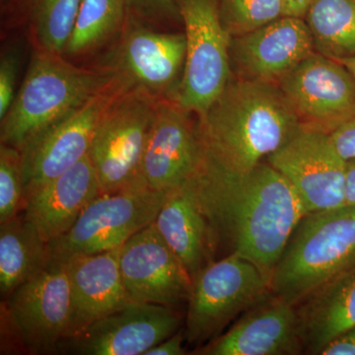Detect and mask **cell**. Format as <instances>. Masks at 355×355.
<instances>
[{
  "label": "cell",
  "instance_id": "cell-1",
  "mask_svg": "<svg viewBox=\"0 0 355 355\" xmlns=\"http://www.w3.org/2000/svg\"><path fill=\"white\" fill-rule=\"evenodd\" d=\"M188 182L216 249L223 247L225 256L251 261L270 280L292 233L307 214L286 178L266 160L250 171L230 172L205 151Z\"/></svg>",
  "mask_w": 355,
  "mask_h": 355
},
{
  "label": "cell",
  "instance_id": "cell-2",
  "mask_svg": "<svg viewBox=\"0 0 355 355\" xmlns=\"http://www.w3.org/2000/svg\"><path fill=\"white\" fill-rule=\"evenodd\" d=\"M205 153L230 172L253 169L295 135L300 123L277 83L231 76L202 116Z\"/></svg>",
  "mask_w": 355,
  "mask_h": 355
},
{
  "label": "cell",
  "instance_id": "cell-3",
  "mask_svg": "<svg viewBox=\"0 0 355 355\" xmlns=\"http://www.w3.org/2000/svg\"><path fill=\"white\" fill-rule=\"evenodd\" d=\"M36 50L15 99L1 119V144L21 149L33 137L118 83L105 67L84 69Z\"/></svg>",
  "mask_w": 355,
  "mask_h": 355
},
{
  "label": "cell",
  "instance_id": "cell-4",
  "mask_svg": "<svg viewBox=\"0 0 355 355\" xmlns=\"http://www.w3.org/2000/svg\"><path fill=\"white\" fill-rule=\"evenodd\" d=\"M354 268L355 207L307 214L273 270L270 292L296 306Z\"/></svg>",
  "mask_w": 355,
  "mask_h": 355
},
{
  "label": "cell",
  "instance_id": "cell-5",
  "mask_svg": "<svg viewBox=\"0 0 355 355\" xmlns=\"http://www.w3.org/2000/svg\"><path fill=\"white\" fill-rule=\"evenodd\" d=\"M166 195L167 191H154L144 182L100 193L65 234L49 242L50 263L121 248L153 223Z\"/></svg>",
  "mask_w": 355,
  "mask_h": 355
},
{
  "label": "cell",
  "instance_id": "cell-6",
  "mask_svg": "<svg viewBox=\"0 0 355 355\" xmlns=\"http://www.w3.org/2000/svg\"><path fill=\"white\" fill-rule=\"evenodd\" d=\"M157 101L142 91L121 86L105 109L89 151L101 193L144 183L142 160Z\"/></svg>",
  "mask_w": 355,
  "mask_h": 355
},
{
  "label": "cell",
  "instance_id": "cell-7",
  "mask_svg": "<svg viewBox=\"0 0 355 355\" xmlns=\"http://www.w3.org/2000/svg\"><path fill=\"white\" fill-rule=\"evenodd\" d=\"M270 293V280L246 259L228 254L211 261L193 279L184 340L197 349L202 347Z\"/></svg>",
  "mask_w": 355,
  "mask_h": 355
},
{
  "label": "cell",
  "instance_id": "cell-8",
  "mask_svg": "<svg viewBox=\"0 0 355 355\" xmlns=\"http://www.w3.org/2000/svg\"><path fill=\"white\" fill-rule=\"evenodd\" d=\"M175 3L186 37V62L175 102L200 116L232 76V37L222 23L219 0H175Z\"/></svg>",
  "mask_w": 355,
  "mask_h": 355
},
{
  "label": "cell",
  "instance_id": "cell-9",
  "mask_svg": "<svg viewBox=\"0 0 355 355\" xmlns=\"http://www.w3.org/2000/svg\"><path fill=\"white\" fill-rule=\"evenodd\" d=\"M147 24L128 14L102 67L113 72L123 87L175 101L186 62V37L157 32Z\"/></svg>",
  "mask_w": 355,
  "mask_h": 355
},
{
  "label": "cell",
  "instance_id": "cell-10",
  "mask_svg": "<svg viewBox=\"0 0 355 355\" xmlns=\"http://www.w3.org/2000/svg\"><path fill=\"white\" fill-rule=\"evenodd\" d=\"M2 320L26 352L53 354L69 338L71 301L64 263H50L2 303Z\"/></svg>",
  "mask_w": 355,
  "mask_h": 355
},
{
  "label": "cell",
  "instance_id": "cell-11",
  "mask_svg": "<svg viewBox=\"0 0 355 355\" xmlns=\"http://www.w3.org/2000/svg\"><path fill=\"white\" fill-rule=\"evenodd\" d=\"M277 85L300 127L331 135L355 116V77L338 60L318 51Z\"/></svg>",
  "mask_w": 355,
  "mask_h": 355
},
{
  "label": "cell",
  "instance_id": "cell-12",
  "mask_svg": "<svg viewBox=\"0 0 355 355\" xmlns=\"http://www.w3.org/2000/svg\"><path fill=\"white\" fill-rule=\"evenodd\" d=\"M266 160L289 182L307 214L345 205L347 161L328 133L300 127Z\"/></svg>",
  "mask_w": 355,
  "mask_h": 355
},
{
  "label": "cell",
  "instance_id": "cell-13",
  "mask_svg": "<svg viewBox=\"0 0 355 355\" xmlns=\"http://www.w3.org/2000/svg\"><path fill=\"white\" fill-rule=\"evenodd\" d=\"M121 88L120 83L114 84L23 146L20 151L24 202L33 191L69 171L89 155L102 114Z\"/></svg>",
  "mask_w": 355,
  "mask_h": 355
},
{
  "label": "cell",
  "instance_id": "cell-14",
  "mask_svg": "<svg viewBox=\"0 0 355 355\" xmlns=\"http://www.w3.org/2000/svg\"><path fill=\"white\" fill-rule=\"evenodd\" d=\"M176 308L130 302L65 338L58 352L80 355H144L178 331Z\"/></svg>",
  "mask_w": 355,
  "mask_h": 355
},
{
  "label": "cell",
  "instance_id": "cell-15",
  "mask_svg": "<svg viewBox=\"0 0 355 355\" xmlns=\"http://www.w3.org/2000/svg\"><path fill=\"white\" fill-rule=\"evenodd\" d=\"M121 277L132 302L178 308L188 302L193 279L154 223L121 247Z\"/></svg>",
  "mask_w": 355,
  "mask_h": 355
},
{
  "label": "cell",
  "instance_id": "cell-16",
  "mask_svg": "<svg viewBox=\"0 0 355 355\" xmlns=\"http://www.w3.org/2000/svg\"><path fill=\"white\" fill-rule=\"evenodd\" d=\"M190 114L175 101H157L141 167L142 180L154 191L181 186L202 164L205 149Z\"/></svg>",
  "mask_w": 355,
  "mask_h": 355
},
{
  "label": "cell",
  "instance_id": "cell-17",
  "mask_svg": "<svg viewBox=\"0 0 355 355\" xmlns=\"http://www.w3.org/2000/svg\"><path fill=\"white\" fill-rule=\"evenodd\" d=\"M315 51L304 18L282 16L231 40V69L239 78L277 84Z\"/></svg>",
  "mask_w": 355,
  "mask_h": 355
},
{
  "label": "cell",
  "instance_id": "cell-18",
  "mask_svg": "<svg viewBox=\"0 0 355 355\" xmlns=\"http://www.w3.org/2000/svg\"><path fill=\"white\" fill-rule=\"evenodd\" d=\"M200 355H297L304 352L297 313L272 292L245 311L227 331L198 347Z\"/></svg>",
  "mask_w": 355,
  "mask_h": 355
},
{
  "label": "cell",
  "instance_id": "cell-19",
  "mask_svg": "<svg viewBox=\"0 0 355 355\" xmlns=\"http://www.w3.org/2000/svg\"><path fill=\"white\" fill-rule=\"evenodd\" d=\"M120 251L83 254L62 263L71 301L69 338L132 302L121 277Z\"/></svg>",
  "mask_w": 355,
  "mask_h": 355
},
{
  "label": "cell",
  "instance_id": "cell-20",
  "mask_svg": "<svg viewBox=\"0 0 355 355\" xmlns=\"http://www.w3.org/2000/svg\"><path fill=\"white\" fill-rule=\"evenodd\" d=\"M101 193L89 155L26 198L22 214L46 242L65 234Z\"/></svg>",
  "mask_w": 355,
  "mask_h": 355
},
{
  "label": "cell",
  "instance_id": "cell-21",
  "mask_svg": "<svg viewBox=\"0 0 355 355\" xmlns=\"http://www.w3.org/2000/svg\"><path fill=\"white\" fill-rule=\"evenodd\" d=\"M153 223L193 282L205 266L214 261L212 257L216 247L214 234L188 181L167 191Z\"/></svg>",
  "mask_w": 355,
  "mask_h": 355
},
{
  "label": "cell",
  "instance_id": "cell-22",
  "mask_svg": "<svg viewBox=\"0 0 355 355\" xmlns=\"http://www.w3.org/2000/svg\"><path fill=\"white\" fill-rule=\"evenodd\" d=\"M305 354H320L334 338L355 328V268L295 306Z\"/></svg>",
  "mask_w": 355,
  "mask_h": 355
},
{
  "label": "cell",
  "instance_id": "cell-23",
  "mask_svg": "<svg viewBox=\"0 0 355 355\" xmlns=\"http://www.w3.org/2000/svg\"><path fill=\"white\" fill-rule=\"evenodd\" d=\"M49 263V243L22 212L0 224V294L3 300Z\"/></svg>",
  "mask_w": 355,
  "mask_h": 355
},
{
  "label": "cell",
  "instance_id": "cell-24",
  "mask_svg": "<svg viewBox=\"0 0 355 355\" xmlns=\"http://www.w3.org/2000/svg\"><path fill=\"white\" fill-rule=\"evenodd\" d=\"M304 20L315 50L340 60L355 55V0H314Z\"/></svg>",
  "mask_w": 355,
  "mask_h": 355
},
{
  "label": "cell",
  "instance_id": "cell-25",
  "mask_svg": "<svg viewBox=\"0 0 355 355\" xmlns=\"http://www.w3.org/2000/svg\"><path fill=\"white\" fill-rule=\"evenodd\" d=\"M125 0H83L64 55L90 53L120 34L127 22Z\"/></svg>",
  "mask_w": 355,
  "mask_h": 355
},
{
  "label": "cell",
  "instance_id": "cell-26",
  "mask_svg": "<svg viewBox=\"0 0 355 355\" xmlns=\"http://www.w3.org/2000/svg\"><path fill=\"white\" fill-rule=\"evenodd\" d=\"M83 0H23L37 50L64 55Z\"/></svg>",
  "mask_w": 355,
  "mask_h": 355
},
{
  "label": "cell",
  "instance_id": "cell-27",
  "mask_svg": "<svg viewBox=\"0 0 355 355\" xmlns=\"http://www.w3.org/2000/svg\"><path fill=\"white\" fill-rule=\"evenodd\" d=\"M224 27L232 38L284 16L282 0H219Z\"/></svg>",
  "mask_w": 355,
  "mask_h": 355
},
{
  "label": "cell",
  "instance_id": "cell-28",
  "mask_svg": "<svg viewBox=\"0 0 355 355\" xmlns=\"http://www.w3.org/2000/svg\"><path fill=\"white\" fill-rule=\"evenodd\" d=\"M24 205L22 155L19 149L0 146V224L22 212Z\"/></svg>",
  "mask_w": 355,
  "mask_h": 355
},
{
  "label": "cell",
  "instance_id": "cell-29",
  "mask_svg": "<svg viewBox=\"0 0 355 355\" xmlns=\"http://www.w3.org/2000/svg\"><path fill=\"white\" fill-rule=\"evenodd\" d=\"M128 14L148 24H161L180 18L175 0H125Z\"/></svg>",
  "mask_w": 355,
  "mask_h": 355
},
{
  "label": "cell",
  "instance_id": "cell-30",
  "mask_svg": "<svg viewBox=\"0 0 355 355\" xmlns=\"http://www.w3.org/2000/svg\"><path fill=\"white\" fill-rule=\"evenodd\" d=\"M20 55L16 50H9L0 60V120L10 109L15 99L16 84L19 72Z\"/></svg>",
  "mask_w": 355,
  "mask_h": 355
},
{
  "label": "cell",
  "instance_id": "cell-31",
  "mask_svg": "<svg viewBox=\"0 0 355 355\" xmlns=\"http://www.w3.org/2000/svg\"><path fill=\"white\" fill-rule=\"evenodd\" d=\"M331 141L343 160L355 159V116L331 133Z\"/></svg>",
  "mask_w": 355,
  "mask_h": 355
},
{
  "label": "cell",
  "instance_id": "cell-32",
  "mask_svg": "<svg viewBox=\"0 0 355 355\" xmlns=\"http://www.w3.org/2000/svg\"><path fill=\"white\" fill-rule=\"evenodd\" d=\"M321 355H355V328L334 338L322 349Z\"/></svg>",
  "mask_w": 355,
  "mask_h": 355
},
{
  "label": "cell",
  "instance_id": "cell-33",
  "mask_svg": "<svg viewBox=\"0 0 355 355\" xmlns=\"http://www.w3.org/2000/svg\"><path fill=\"white\" fill-rule=\"evenodd\" d=\"M184 340V331H177L175 335L166 338L144 355H183L186 354L183 343Z\"/></svg>",
  "mask_w": 355,
  "mask_h": 355
},
{
  "label": "cell",
  "instance_id": "cell-34",
  "mask_svg": "<svg viewBox=\"0 0 355 355\" xmlns=\"http://www.w3.org/2000/svg\"><path fill=\"white\" fill-rule=\"evenodd\" d=\"M313 1L314 0H282L284 16L304 18Z\"/></svg>",
  "mask_w": 355,
  "mask_h": 355
},
{
  "label": "cell",
  "instance_id": "cell-35",
  "mask_svg": "<svg viewBox=\"0 0 355 355\" xmlns=\"http://www.w3.org/2000/svg\"><path fill=\"white\" fill-rule=\"evenodd\" d=\"M345 205H354L355 207V159L347 161Z\"/></svg>",
  "mask_w": 355,
  "mask_h": 355
},
{
  "label": "cell",
  "instance_id": "cell-36",
  "mask_svg": "<svg viewBox=\"0 0 355 355\" xmlns=\"http://www.w3.org/2000/svg\"><path fill=\"white\" fill-rule=\"evenodd\" d=\"M338 60L340 64L345 65V67L352 72V76L355 77V55L354 57L340 58V60Z\"/></svg>",
  "mask_w": 355,
  "mask_h": 355
}]
</instances>
